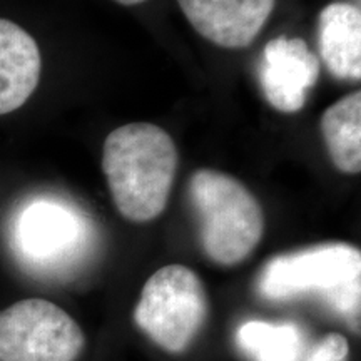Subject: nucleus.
<instances>
[{
  "label": "nucleus",
  "instance_id": "obj_1",
  "mask_svg": "<svg viewBox=\"0 0 361 361\" xmlns=\"http://www.w3.org/2000/svg\"><path fill=\"white\" fill-rule=\"evenodd\" d=\"M178 164V147L159 126H121L104 142L102 169L112 201L133 223H147L166 209Z\"/></svg>",
  "mask_w": 361,
  "mask_h": 361
},
{
  "label": "nucleus",
  "instance_id": "obj_2",
  "mask_svg": "<svg viewBox=\"0 0 361 361\" xmlns=\"http://www.w3.org/2000/svg\"><path fill=\"white\" fill-rule=\"evenodd\" d=\"M361 255L345 243H329L276 256L258 278V293L268 301L316 296L360 329Z\"/></svg>",
  "mask_w": 361,
  "mask_h": 361
},
{
  "label": "nucleus",
  "instance_id": "obj_3",
  "mask_svg": "<svg viewBox=\"0 0 361 361\" xmlns=\"http://www.w3.org/2000/svg\"><path fill=\"white\" fill-rule=\"evenodd\" d=\"M189 196L201 226L202 250L214 263H243L264 233L258 200L233 176L200 169L189 183Z\"/></svg>",
  "mask_w": 361,
  "mask_h": 361
},
{
  "label": "nucleus",
  "instance_id": "obj_4",
  "mask_svg": "<svg viewBox=\"0 0 361 361\" xmlns=\"http://www.w3.org/2000/svg\"><path fill=\"white\" fill-rule=\"evenodd\" d=\"M209 300L201 278L183 264L156 271L144 284L134 322L159 348L183 353L204 328Z\"/></svg>",
  "mask_w": 361,
  "mask_h": 361
},
{
  "label": "nucleus",
  "instance_id": "obj_5",
  "mask_svg": "<svg viewBox=\"0 0 361 361\" xmlns=\"http://www.w3.org/2000/svg\"><path fill=\"white\" fill-rule=\"evenodd\" d=\"M85 336L75 319L45 300H22L0 311V361H75Z\"/></svg>",
  "mask_w": 361,
  "mask_h": 361
},
{
  "label": "nucleus",
  "instance_id": "obj_6",
  "mask_svg": "<svg viewBox=\"0 0 361 361\" xmlns=\"http://www.w3.org/2000/svg\"><path fill=\"white\" fill-rule=\"evenodd\" d=\"M87 226L56 200H35L22 207L13 223V247L27 264L56 269L82 250Z\"/></svg>",
  "mask_w": 361,
  "mask_h": 361
},
{
  "label": "nucleus",
  "instance_id": "obj_7",
  "mask_svg": "<svg viewBox=\"0 0 361 361\" xmlns=\"http://www.w3.org/2000/svg\"><path fill=\"white\" fill-rule=\"evenodd\" d=\"M319 75V62L303 39L278 37L266 44L259 64V84L279 112H298Z\"/></svg>",
  "mask_w": 361,
  "mask_h": 361
},
{
  "label": "nucleus",
  "instance_id": "obj_8",
  "mask_svg": "<svg viewBox=\"0 0 361 361\" xmlns=\"http://www.w3.org/2000/svg\"><path fill=\"white\" fill-rule=\"evenodd\" d=\"M202 37L224 49H243L258 37L276 0H178Z\"/></svg>",
  "mask_w": 361,
  "mask_h": 361
},
{
  "label": "nucleus",
  "instance_id": "obj_9",
  "mask_svg": "<svg viewBox=\"0 0 361 361\" xmlns=\"http://www.w3.org/2000/svg\"><path fill=\"white\" fill-rule=\"evenodd\" d=\"M42 59L32 35L0 19V116L17 111L37 87Z\"/></svg>",
  "mask_w": 361,
  "mask_h": 361
},
{
  "label": "nucleus",
  "instance_id": "obj_10",
  "mask_svg": "<svg viewBox=\"0 0 361 361\" xmlns=\"http://www.w3.org/2000/svg\"><path fill=\"white\" fill-rule=\"evenodd\" d=\"M319 52L328 71L338 79H361V11L335 2L319 13Z\"/></svg>",
  "mask_w": 361,
  "mask_h": 361
},
{
  "label": "nucleus",
  "instance_id": "obj_11",
  "mask_svg": "<svg viewBox=\"0 0 361 361\" xmlns=\"http://www.w3.org/2000/svg\"><path fill=\"white\" fill-rule=\"evenodd\" d=\"M322 133L333 164L345 174L361 171V92L356 90L324 111Z\"/></svg>",
  "mask_w": 361,
  "mask_h": 361
},
{
  "label": "nucleus",
  "instance_id": "obj_12",
  "mask_svg": "<svg viewBox=\"0 0 361 361\" xmlns=\"http://www.w3.org/2000/svg\"><path fill=\"white\" fill-rule=\"evenodd\" d=\"M234 340L251 361H300L306 351V335L295 323L246 322Z\"/></svg>",
  "mask_w": 361,
  "mask_h": 361
},
{
  "label": "nucleus",
  "instance_id": "obj_13",
  "mask_svg": "<svg viewBox=\"0 0 361 361\" xmlns=\"http://www.w3.org/2000/svg\"><path fill=\"white\" fill-rule=\"evenodd\" d=\"M350 355L348 340L340 333H331L310 351L306 361H346Z\"/></svg>",
  "mask_w": 361,
  "mask_h": 361
},
{
  "label": "nucleus",
  "instance_id": "obj_14",
  "mask_svg": "<svg viewBox=\"0 0 361 361\" xmlns=\"http://www.w3.org/2000/svg\"><path fill=\"white\" fill-rule=\"evenodd\" d=\"M116 2L123 4V6H137V4L146 2V0H116Z\"/></svg>",
  "mask_w": 361,
  "mask_h": 361
}]
</instances>
